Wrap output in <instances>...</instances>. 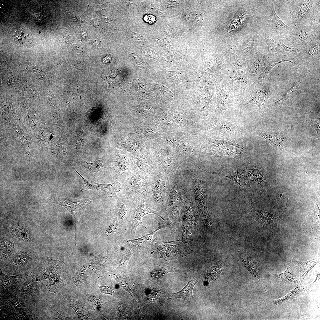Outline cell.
Returning <instances> with one entry per match:
<instances>
[{
    "label": "cell",
    "instance_id": "1",
    "mask_svg": "<svg viewBox=\"0 0 320 320\" xmlns=\"http://www.w3.org/2000/svg\"><path fill=\"white\" fill-rule=\"evenodd\" d=\"M193 191V184L188 171H177L174 178L168 180L165 203L163 211L173 223L179 224L180 212L188 196Z\"/></svg>",
    "mask_w": 320,
    "mask_h": 320
},
{
    "label": "cell",
    "instance_id": "2",
    "mask_svg": "<svg viewBox=\"0 0 320 320\" xmlns=\"http://www.w3.org/2000/svg\"><path fill=\"white\" fill-rule=\"evenodd\" d=\"M188 171L193 182L194 198L200 218L206 227L210 228L212 223L207 208L206 182L197 169L191 168Z\"/></svg>",
    "mask_w": 320,
    "mask_h": 320
},
{
    "label": "cell",
    "instance_id": "3",
    "mask_svg": "<svg viewBox=\"0 0 320 320\" xmlns=\"http://www.w3.org/2000/svg\"><path fill=\"white\" fill-rule=\"evenodd\" d=\"M152 179L131 170L122 184L121 191L133 201L145 203L149 196Z\"/></svg>",
    "mask_w": 320,
    "mask_h": 320
},
{
    "label": "cell",
    "instance_id": "4",
    "mask_svg": "<svg viewBox=\"0 0 320 320\" xmlns=\"http://www.w3.org/2000/svg\"><path fill=\"white\" fill-rule=\"evenodd\" d=\"M168 179L161 168L152 180L148 199L145 204L154 210L163 211Z\"/></svg>",
    "mask_w": 320,
    "mask_h": 320
},
{
    "label": "cell",
    "instance_id": "5",
    "mask_svg": "<svg viewBox=\"0 0 320 320\" xmlns=\"http://www.w3.org/2000/svg\"><path fill=\"white\" fill-rule=\"evenodd\" d=\"M64 264V262L60 261L58 259L52 260L47 257L41 276L42 279L48 280L46 285L51 292L56 293L64 286V281L61 279L60 274Z\"/></svg>",
    "mask_w": 320,
    "mask_h": 320
},
{
    "label": "cell",
    "instance_id": "6",
    "mask_svg": "<svg viewBox=\"0 0 320 320\" xmlns=\"http://www.w3.org/2000/svg\"><path fill=\"white\" fill-rule=\"evenodd\" d=\"M181 219L182 231L188 234L196 231L200 217L196 205L193 191L187 198L182 207Z\"/></svg>",
    "mask_w": 320,
    "mask_h": 320
},
{
    "label": "cell",
    "instance_id": "7",
    "mask_svg": "<svg viewBox=\"0 0 320 320\" xmlns=\"http://www.w3.org/2000/svg\"><path fill=\"white\" fill-rule=\"evenodd\" d=\"M134 211L131 218V234L134 235L138 226L143 225V217L146 215L154 214L161 218L169 227L172 226L173 223L169 219L167 213L164 211H156L152 209L141 201H134Z\"/></svg>",
    "mask_w": 320,
    "mask_h": 320
},
{
    "label": "cell",
    "instance_id": "8",
    "mask_svg": "<svg viewBox=\"0 0 320 320\" xmlns=\"http://www.w3.org/2000/svg\"><path fill=\"white\" fill-rule=\"evenodd\" d=\"M100 197V196H99L87 199H80L59 197L53 195L52 197L51 201L52 203L58 204L64 207L72 215L75 223L76 238V225L77 219L89 204Z\"/></svg>",
    "mask_w": 320,
    "mask_h": 320
},
{
    "label": "cell",
    "instance_id": "9",
    "mask_svg": "<svg viewBox=\"0 0 320 320\" xmlns=\"http://www.w3.org/2000/svg\"><path fill=\"white\" fill-rule=\"evenodd\" d=\"M314 1L301 0L296 1L291 13V18L296 27L306 25L314 19L316 13Z\"/></svg>",
    "mask_w": 320,
    "mask_h": 320
},
{
    "label": "cell",
    "instance_id": "10",
    "mask_svg": "<svg viewBox=\"0 0 320 320\" xmlns=\"http://www.w3.org/2000/svg\"><path fill=\"white\" fill-rule=\"evenodd\" d=\"M73 170L81 177L83 181V186L81 191L92 190L99 192L101 196L116 197L117 194L122 190V184L119 182L113 183L102 184L95 183L85 179L73 167Z\"/></svg>",
    "mask_w": 320,
    "mask_h": 320
},
{
    "label": "cell",
    "instance_id": "11",
    "mask_svg": "<svg viewBox=\"0 0 320 320\" xmlns=\"http://www.w3.org/2000/svg\"><path fill=\"white\" fill-rule=\"evenodd\" d=\"M153 218L156 220L159 224L158 227L153 231L136 239H123L125 245L133 250L134 253L139 254L142 249L148 247L154 242L157 238H153V236L156 232L163 228L168 227L164 221L159 217L155 216Z\"/></svg>",
    "mask_w": 320,
    "mask_h": 320
},
{
    "label": "cell",
    "instance_id": "12",
    "mask_svg": "<svg viewBox=\"0 0 320 320\" xmlns=\"http://www.w3.org/2000/svg\"><path fill=\"white\" fill-rule=\"evenodd\" d=\"M211 152L213 155L236 157L245 152L242 146L233 141L212 140Z\"/></svg>",
    "mask_w": 320,
    "mask_h": 320
},
{
    "label": "cell",
    "instance_id": "13",
    "mask_svg": "<svg viewBox=\"0 0 320 320\" xmlns=\"http://www.w3.org/2000/svg\"><path fill=\"white\" fill-rule=\"evenodd\" d=\"M116 198V216L119 224L122 225L131 219L134 209V201L121 191L117 194Z\"/></svg>",
    "mask_w": 320,
    "mask_h": 320
},
{
    "label": "cell",
    "instance_id": "14",
    "mask_svg": "<svg viewBox=\"0 0 320 320\" xmlns=\"http://www.w3.org/2000/svg\"><path fill=\"white\" fill-rule=\"evenodd\" d=\"M292 39L297 46H305L320 38L319 32L310 26L301 25L296 26L292 31Z\"/></svg>",
    "mask_w": 320,
    "mask_h": 320
},
{
    "label": "cell",
    "instance_id": "15",
    "mask_svg": "<svg viewBox=\"0 0 320 320\" xmlns=\"http://www.w3.org/2000/svg\"><path fill=\"white\" fill-rule=\"evenodd\" d=\"M153 161L147 155H139L136 158L133 169L135 172L152 179L162 168Z\"/></svg>",
    "mask_w": 320,
    "mask_h": 320
},
{
    "label": "cell",
    "instance_id": "16",
    "mask_svg": "<svg viewBox=\"0 0 320 320\" xmlns=\"http://www.w3.org/2000/svg\"><path fill=\"white\" fill-rule=\"evenodd\" d=\"M110 174L122 184L131 170V162L128 156L124 153L117 155Z\"/></svg>",
    "mask_w": 320,
    "mask_h": 320
},
{
    "label": "cell",
    "instance_id": "17",
    "mask_svg": "<svg viewBox=\"0 0 320 320\" xmlns=\"http://www.w3.org/2000/svg\"><path fill=\"white\" fill-rule=\"evenodd\" d=\"M157 158L161 167L168 180L173 179L175 175L180 160L173 155L160 151L157 153Z\"/></svg>",
    "mask_w": 320,
    "mask_h": 320
},
{
    "label": "cell",
    "instance_id": "18",
    "mask_svg": "<svg viewBox=\"0 0 320 320\" xmlns=\"http://www.w3.org/2000/svg\"><path fill=\"white\" fill-rule=\"evenodd\" d=\"M250 97L248 103L257 105L261 112H264L266 107L265 105L268 101L269 97L276 89L274 85L268 84L265 86H259Z\"/></svg>",
    "mask_w": 320,
    "mask_h": 320
},
{
    "label": "cell",
    "instance_id": "19",
    "mask_svg": "<svg viewBox=\"0 0 320 320\" xmlns=\"http://www.w3.org/2000/svg\"><path fill=\"white\" fill-rule=\"evenodd\" d=\"M168 243L163 258L166 261L186 256L193 252L188 243L182 241L180 243L175 245H170Z\"/></svg>",
    "mask_w": 320,
    "mask_h": 320
},
{
    "label": "cell",
    "instance_id": "20",
    "mask_svg": "<svg viewBox=\"0 0 320 320\" xmlns=\"http://www.w3.org/2000/svg\"><path fill=\"white\" fill-rule=\"evenodd\" d=\"M82 165L94 177L103 178L111 174L104 161L102 160H87L83 162Z\"/></svg>",
    "mask_w": 320,
    "mask_h": 320
},
{
    "label": "cell",
    "instance_id": "21",
    "mask_svg": "<svg viewBox=\"0 0 320 320\" xmlns=\"http://www.w3.org/2000/svg\"><path fill=\"white\" fill-rule=\"evenodd\" d=\"M262 33L266 41L268 46V54L270 58L283 53L289 52L295 54L296 50L287 47L282 41H277L272 39L269 35L264 31Z\"/></svg>",
    "mask_w": 320,
    "mask_h": 320
},
{
    "label": "cell",
    "instance_id": "22",
    "mask_svg": "<svg viewBox=\"0 0 320 320\" xmlns=\"http://www.w3.org/2000/svg\"><path fill=\"white\" fill-rule=\"evenodd\" d=\"M218 125L220 135L223 140L233 141L236 138L237 134L241 130L240 126L224 120L220 122Z\"/></svg>",
    "mask_w": 320,
    "mask_h": 320
},
{
    "label": "cell",
    "instance_id": "23",
    "mask_svg": "<svg viewBox=\"0 0 320 320\" xmlns=\"http://www.w3.org/2000/svg\"><path fill=\"white\" fill-rule=\"evenodd\" d=\"M269 63L267 66L259 76L257 80L253 84H260L262 83L265 79L271 70L278 64L285 62L291 63L293 65L297 63L293 58H290L286 55H278L270 58Z\"/></svg>",
    "mask_w": 320,
    "mask_h": 320
},
{
    "label": "cell",
    "instance_id": "24",
    "mask_svg": "<svg viewBox=\"0 0 320 320\" xmlns=\"http://www.w3.org/2000/svg\"><path fill=\"white\" fill-rule=\"evenodd\" d=\"M320 209L315 202L314 209L304 224L305 228L310 234L317 236L320 234Z\"/></svg>",
    "mask_w": 320,
    "mask_h": 320
},
{
    "label": "cell",
    "instance_id": "25",
    "mask_svg": "<svg viewBox=\"0 0 320 320\" xmlns=\"http://www.w3.org/2000/svg\"><path fill=\"white\" fill-rule=\"evenodd\" d=\"M320 38L303 47L301 52L302 57L306 63L319 60Z\"/></svg>",
    "mask_w": 320,
    "mask_h": 320
},
{
    "label": "cell",
    "instance_id": "26",
    "mask_svg": "<svg viewBox=\"0 0 320 320\" xmlns=\"http://www.w3.org/2000/svg\"><path fill=\"white\" fill-rule=\"evenodd\" d=\"M271 29L276 33H286L292 32V29L285 24L276 13L273 5L272 4L269 16Z\"/></svg>",
    "mask_w": 320,
    "mask_h": 320
},
{
    "label": "cell",
    "instance_id": "27",
    "mask_svg": "<svg viewBox=\"0 0 320 320\" xmlns=\"http://www.w3.org/2000/svg\"><path fill=\"white\" fill-rule=\"evenodd\" d=\"M251 213L252 217L262 228L269 227L274 223V221L279 217H274L269 212L259 210L254 208L251 202Z\"/></svg>",
    "mask_w": 320,
    "mask_h": 320
},
{
    "label": "cell",
    "instance_id": "28",
    "mask_svg": "<svg viewBox=\"0 0 320 320\" xmlns=\"http://www.w3.org/2000/svg\"><path fill=\"white\" fill-rule=\"evenodd\" d=\"M305 77L304 75L299 78L279 100L273 103L275 105H285L290 104L299 86Z\"/></svg>",
    "mask_w": 320,
    "mask_h": 320
},
{
    "label": "cell",
    "instance_id": "29",
    "mask_svg": "<svg viewBox=\"0 0 320 320\" xmlns=\"http://www.w3.org/2000/svg\"><path fill=\"white\" fill-rule=\"evenodd\" d=\"M258 134L276 149L283 147L285 144L284 139L283 137L273 132L259 131Z\"/></svg>",
    "mask_w": 320,
    "mask_h": 320
},
{
    "label": "cell",
    "instance_id": "30",
    "mask_svg": "<svg viewBox=\"0 0 320 320\" xmlns=\"http://www.w3.org/2000/svg\"><path fill=\"white\" fill-rule=\"evenodd\" d=\"M171 272H181L179 269L172 266L167 263H163L157 265L151 272L152 278L159 279L166 273Z\"/></svg>",
    "mask_w": 320,
    "mask_h": 320
},
{
    "label": "cell",
    "instance_id": "31",
    "mask_svg": "<svg viewBox=\"0 0 320 320\" xmlns=\"http://www.w3.org/2000/svg\"><path fill=\"white\" fill-rule=\"evenodd\" d=\"M233 169L235 170V174L231 176H228L216 172H207L226 177L233 183L238 185L240 187L244 188L247 185L248 181L247 177L244 171L242 169L235 167Z\"/></svg>",
    "mask_w": 320,
    "mask_h": 320
},
{
    "label": "cell",
    "instance_id": "32",
    "mask_svg": "<svg viewBox=\"0 0 320 320\" xmlns=\"http://www.w3.org/2000/svg\"><path fill=\"white\" fill-rule=\"evenodd\" d=\"M198 281L197 279L191 280L182 290L173 294L172 297L174 299L186 300L194 297L192 295V291L195 285Z\"/></svg>",
    "mask_w": 320,
    "mask_h": 320
},
{
    "label": "cell",
    "instance_id": "33",
    "mask_svg": "<svg viewBox=\"0 0 320 320\" xmlns=\"http://www.w3.org/2000/svg\"><path fill=\"white\" fill-rule=\"evenodd\" d=\"M320 260V255H318L312 259L306 261H299L294 260L296 266L299 270L300 273H302L301 275L303 279L307 273L316 264L318 263Z\"/></svg>",
    "mask_w": 320,
    "mask_h": 320
},
{
    "label": "cell",
    "instance_id": "34",
    "mask_svg": "<svg viewBox=\"0 0 320 320\" xmlns=\"http://www.w3.org/2000/svg\"><path fill=\"white\" fill-rule=\"evenodd\" d=\"M171 242H162L156 239L147 248L149 249L154 257L157 258H163L167 249V243Z\"/></svg>",
    "mask_w": 320,
    "mask_h": 320
},
{
    "label": "cell",
    "instance_id": "35",
    "mask_svg": "<svg viewBox=\"0 0 320 320\" xmlns=\"http://www.w3.org/2000/svg\"><path fill=\"white\" fill-rule=\"evenodd\" d=\"M134 253L133 250L128 247L121 254L117 261L119 268L121 270L125 269L132 255Z\"/></svg>",
    "mask_w": 320,
    "mask_h": 320
},
{
    "label": "cell",
    "instance_id": "36",
    "mask_svg": "<svg viewBox=\"0 0 320 320\" xmlns=\"http://www.w3.org/2000/svg\"><path fill=\"white\" fill-rule=\"evenodd\" d=\"M305 288H302L301 287H297L282 298L273 300V303L276 305L283 304L287 301L290 300L297 295L302 293L303 291V289Z\"/></svg>",
    "mask_w": 320,
    "mask_h": 320
},
{
    "label": "cell",
    "instance_id": "37",
    "mask_svg": "<svg viewBox=\"0 0 320 320\" xmlns=\"http://www.w3.org/2000/svg\"><path fill=\"white\" fill-rule=\"evenodd\" d=\"M247 172L252 181L259 184H261L263 180V175L260 171L258 169L253 167L249 169L247 167Z\"/></svg>",
    "mask_w": 320,
    "mask_h": 320
},
{
    "label": "cell",
    "instance_id": "38",
    "mask_svg": "<svg viewBox=\"0 0 320 320\" xmlns=\"http://www.w3.org/2000/svg\"><path fill=\"white\" fill-rule=\"evenodd\" d=\"M121 225L119 224L116 216L115 217L112 218L111 222L106 230L107 235L111 236L116 233H122L121 231Z\"/></svg>",
    "mask_w": 320,
    "mask_h": 320
},
{
    "label": "cell",
    "instance_id": "39",
    "mask_svg": "<svg viewBox=\"0 0 320 320\" xmlns=\"http://www.w3.org/2000/svg\"><path fill=\"white\" fill-rule=\"evenodd\" d=\"M292 263L290 262L286 270L284 272L279 274H273V277L281 281L289 282L293 280L294 278L292 273Z\"/></svg>",
    "mask_w": 320,
    "mask_h": 320
},
{
    "label": "cell",
    "instance_id": "40",
    "mask_svg": "<svg viewBox=\"0 0 320 320\" xmlns=\"http://www.w3.org/2000/svg\"><path fill=\"white\" fill-rule=\"evenodd\" d=\"M14 38L18 43L24 44L29 42L31 37L27 31L20 30L15 32Z\"/></svg>",
    "mask_w": 320,
    "mask_h": 320
},
{
    "label": "cell",
    "instance_id": "41",
    "mask_svg": "<svg viewBox=\"0 0 320 320\" xmlns=\"http://www.w3.org/2000/svg\"><path fill=\"white\" fill-rule=\"evenodd\" d=\"M11 230L13 234L20 239L25 241L28 239V233L23 227L16 225L11 228Z\"/></svg>",
    "mask_w": 320,
    "mask_h": 320
},
{
    "label": "cell",
    "instance_id": "42",
    "mask_svg": "<svg viewBox=\"0 0 320 320\" xmlns=\"http://www.w3.org/2000/svg\"><path fill=\"white\" fill-rule=\"evenodd\" d=\"M31 259L29 254L27 252L20 253L14 258L13 263L15 265L22 266L27 263Z\"/></svg>",
    "mask_w": 320,
    "mask_h": 320
},
{
    "label": "cell",
    "instance_id": "43",
    "mask_svg": "<svg viewBox=\"0 0 320 320\" xmlns=\"http://www.w3.org/2000/svg\"><path fill=\"white\" fill-rule=\"evenodd\" d=\"M122 287L130 294L134 300V298L132 291L131 286L128 280L122 277H116L115 279Z\"/></svg>",
    "mask_w": 320,
    "mask_h": 320
},
{
    "label": "cell",
    "instance_id": "44",
    "mask_svg": "<svg viewBox=\"0 0 320 320\" xmlns=\"http://www.w3.org/2000/svg\"><path fill=\"white\" fill-rule=\"evenodd\" d=\"M242 259L244 264L246 266L250 272L261 283L260 279L258 274L257 269L255 264L250 260H247L245 259H244L243 258H242Z\"/></svg>",
    "mask_w": 320,
    "mask_h": 320
},
{
    "label": "cell",
    "instance_id": "45",
    "mask_svg": "<svg viewBox=\"0 0 320 320\" xmlns=\"http://www.w3.org/2000/svg\"><path fill=\"white\" fill-rule=\"evenodd\" d=\"M21 143L24 149L27 157L28 158L30 156V152L28 148V141L27 137L22 132H20L18 134Z\"/></svg>",
    "mask_w": 320,
    "mask_h": 320
},
{
    "label": "cell",
    "instance_id": "46",
    "mask_svg": "<svg viewBox=\"0 0 320 320\" xmlns=\"http://www.w3.org/2000/svg\"><path fill=\"white\" fill-rule=\"evenodd\" d=\"M311 120V122L317 133L319 132V117L315 113L310 112L308 113Z\"/></svg>",
    "mask_w": 320,
    "mask_h": 320
},
{
    "label": "cell",
    "instance_id": "47",
    "mask_svg": "<svg viewBox=\"0 0 320 320\" xmlns=\"http://www.w3.org/2000/svg\"><path fill=\"white\" fill-rule=\"evenodd\" d=\"M2 245L1 249L3 254H4L5 256H7L12 250V248H13L12 244L8 241H5L4 242V243L3 242Z\"/></svg>",
    "mask_w": 320,
    "mask_h": 320
},
{
    "label": "cell",
    "instance_id": "48",
    "mask_svg": "<svg viewBox=\"0 0 320 320\" xmlns=\"http://www.w3.org/2000/svg\"><path fill=\"white\" fill-rule=\"evenodd\" d=\"M144 20L149 23L152 24L156 21V18L155 16L151 14H147L143 17Z\"/></svg>",
    "mask_w": 320,
    "mask_h": 320
},
{
    "label": "cell",
    "instance_id": "49",
    "mask_svg": "<svg viewBox=\"0 0 320 320\" xmlns=\"http://www.w3.org/2000/svg\"><path fill=\"white\" fill-rule=\"evenodd\" d=\"M98 287L101 292L105 294L112 295L114 293V291L113 290L106 287L102 285H99Z\"/></svg>",
    "mask_w": 320,
    "mask_h": 320
},
{
    "label": "cell",
    "instance_id": "50",
    "mask_svg": "<svg viewBox=\"0 0 320 320\" xmlns=\"http://www.w3.org/2000/svg\"><path fill=\"white\" fill-rule=\"evenodd\" d=\"M53 311L54 313L55 316L58 319H59L67 320L69 319H70V318H69V317H66L61 315L58 313L54 308L53 309Z\"/></svg>",
    "mask_w": 320,
    "mask_h": 320
},
{
    "label": "cell",
    "instance_id": "51",
    "mask_svg": "<svg viewBox=\"0 0 320 320\" xmlns=\"http://www.w3.org/2000/svg\"><path fill=\"white\" fill-rule=\"evenodd\" d=\"M281 193V194L280 195V198L279 199V200H278V201H277V203H276V205H275L274 206V207H273V208H274V207H275V206H276V204H277V203H278V202H279V200H280V199L281 198V196H282V193Z\"/></svg>",
    "mask_w": 320,
    "mask_h": 320
}]
</instances>
